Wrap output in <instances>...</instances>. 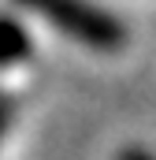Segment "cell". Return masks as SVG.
<instances>
[{
	"label": "cell",
	"instance_id": "cell-1",
	"mask_svg": "<svg viewBox=\"0 0 156 160\" xmlns=\"http://www.w3.org/2000/svg\"><path fill=\"white\" fill-rule=\"evenodd\" d=\"M19 4L45 15L56 30L71 34L75 41H85L93 48H119L123 38H126L123 26L108 11H100V8H93L85 0H19Z\"/></svg>",
	"mask_w": 156,
	"mask_h": 160
},
{
	"label": "cell",
	"instance_id": "cell-2",
	"mask_svg": "<svg viewBox=\"0 0 156 160\" xmlns=\"http://www.w3.org/2000/svg\"><path fill=\"white\" fill-rule=\"evenodd\" d=\"M30 48H34V45H30V34H26L15 19L0 15V67H11V63L26 60Z\"/></svg>",
	"mask_w": 156,
	"mask_h": 160
},
{
	"label": "cell",
	"instance_id": "cell-3",
	"mask_svg": "<svg viewBox=\"0 0 156 160\" xmlns=\"http://www.w3.org/2000/svg\"><path fill=\"white\" fill-rule=\"evenodd\" d=\"M7 123H11V104H7V101H0V134L7 130Z\"/></svg>",
	"mask_w": 156,
	"mask_h": 160
},
{
	"label": "cell",
	"instance_id": "cell-4",
	"mask_svg": "<svg viewBox=\"0 0 156 160\" xmlns=\"http://www.w3.org/2000/svg\"><path fill=\"white\" fill-rule=\"evenodd\" d=\"M119 160H156V157H149L145 149H126V153H123Z\"/></svg>",
	"mask_w": 156,
	"mask_h": 160
}]
</instances>
